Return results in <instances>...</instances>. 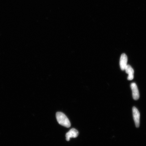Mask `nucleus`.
I'll return each instance as SVG.
<instances>
[{"mask_svg": "<svg viewBox=\"0 0 146 146\" xmlns=\"http://www.w3.org/2000/svg\"><path fill=\"white\" fill-rule=\"evenodd\" d=\"M56 117L58 123L60 125L66 127H69L71 126L70 121L66 116L62 112L56 113Z\"/></svg>", "mask_w": 146, "mask_h": 146, "instance_id": "obj_1", "label": "nucleus"}, {"mask_svg": "<svg viewBox=\"0 0 146 146\" xmlns=\"http://www.w3.org/2000/svg\"><path fill=\"white\" fill-rule=\"evenodd\" d=\"M133 118L137 127H139L140 125V114L139 111L136 107L133 108Z\"/></svg>", "mask_w": 146, "mask_h": 146, "instance_id": "obj_2", "label": "nucleus"}, {"mask_svg": "<svg viewBox=\"0 0 146 146\" xmlns=\"http://www.w3.org/2000/svg\"><path fill=\"white\" fill-rule=\"evenodd\" d=\"M78 134H79V132L76 129L74 128L71 129L66 134V140L67 141H69L71 138L77 137Z\"/></svg>", "mask_w": 146, "mask_h": 146, "instance_id": "obj_3", "label": "nucleus"}, {"mask_svg": "<svg viewBox=\"0 0 146 146\" xmlns=\"http://www.w3.org/2000/svg\"><path fill=\"white\" fill-rule=\"evenodd\" d=\"M131 87L132 91L133 99L135 100H138L139 98V94L136 84L134 83H132L131 84Z\"/></svg>", "mask_w": 146, "mask_h": 146, "instance_id": "obj_4", "label": "nucleus"}, {"mask_svg": "<svg viewBox=\"0 0 146 146\" xmlns=\"http://www.w3.org/2000/svg\"><path fill=\"white\" fill-rule=\"evenodd\" d=\"M127 57L125 54L121 55L120 60V66L122 70H125L126 67L127 65Z\"/></svg>", "mask_w": 146, "mask_h": 146, "instance_id": "obj_5", "label": "nucleus"}, {"mask_svg": "<svg viewBox=\"0 0 146 146\" xmlns=\"http://www.w3.org/2000/svg\"><path fill=\"white\" fill-rule=\"evenodd\" d=\"M126 73L129 74L127 77V80H132L134 78V70L132 67L130 65H127L125 69Z\"/></svg>", "mask_w": 146, "mask_h": 146, "instance_id": "obj_6", "label": "nucleus"}]
</instances>
